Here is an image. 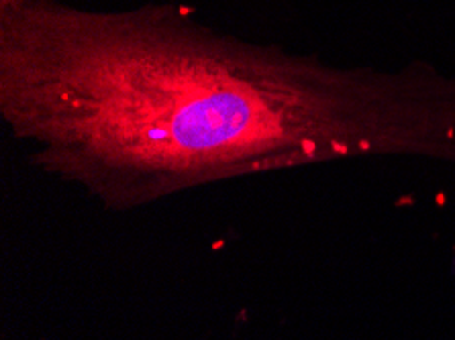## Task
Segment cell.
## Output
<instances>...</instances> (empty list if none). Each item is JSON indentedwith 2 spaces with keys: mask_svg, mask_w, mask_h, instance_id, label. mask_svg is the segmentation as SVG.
<instances>
[{
  "mask_svg": "<svg viewBox=\"0 0 455 340\" xmlns=\"http://www.w3.org/2000/svg\"><path fill=\"white\" fill-rule=\"evenodd\" d=\"M0 116L33 165L113 210L302 165H455V74L333 66L176 4L0 6Z\"/></svg>",
  "mask_w": 455,
  "mask_h": 340,
  "instance_id": "cell-1",
  "label": "cell"
},
{
  "mask_svg": "<svg viewBox=\"0 0 455 340\" xmlns=\"http://www.w3.org/2000/svg\"><path fill=\"white\" fill-rule=\"evenodd\" d=\"M9 3H12V0H0V6H4V4H9Z\"/></svg>",
  "mask_w": 455,
  "mask_h": 340,
  "instance_id": "cell-2",
  "label": "cell"
}]
</instances>
